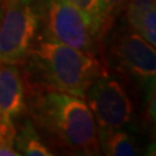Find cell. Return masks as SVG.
I'll return each mask as SVG.
<instances>
[{
	"instance_id": "6da1fadb",
	"label": "cell",
	"mask_w": 156,
	"mask_h": 156,
	"mask_svg": "<svg viewBox=\"0 0 156 156\" xmlns=\"http://www.w3.org/2000/svg\"><path fill=\"white\" fill-rule=\"evenodd\" d=\"M35 122L53 145L72 155H98V131L84 98L46 88L31 102Z\"/></svg>"
},
{
	"instance_id": "7a4b0ae2",
	"label": "cell",
	"mask_w": 156,
	"mask_h": 156,
	"mask_svg": "<svg viewBox=\"0 0 156 156\" xmlns=\"http://www.w3.org/2000/svg\"><path fill=\"white\" fill-rule=\"evenodd\" d=\"M28 57L33 72L46 88L82 98L97 79L109 75L95 53L49 38L34 43Z\"/></svg>"
},
{
	"instance_id": "3957f363",
	"label": "cell",
	"mask_w": 156,
	"mask_h": 156,
	"mask_svg": "<svg viewBox=\"0 0 156 156\" xmlns=\"http://www.w3.org/2000/svg\"><path fill=\"white\" fill-rule=\"evenodd\" d=\"M42 12L35 0H8L0 21V62H23L34 44Z\"/></svg>"
},
{
	"instance_id": "277c9868",
	"label": "cell",
	"mask_w": 156,
	"mask_h": 156,
	"mask_svg": "<svg viewBox=\"0 0 156 156\" xmlns=\"http://www.w3.org/2000/svg\"><path fill=\"white\" fill-rule=\"evenodd\" d=\"M108 57L117 72L132 78L146 89L156 80V49L134 30L116 33Z\"/></svg>"
},
{
	"instance_id": "5b68a950",
	"label": "cell",
	"mask_w": 156,
	"mask_h": 156,
	"mask_svg": "<svg viewBox=\"0 0 156 156\" xmlns=\"http://www.w3.org/2000/svg\"><path fill=\"white\" fill-rule=\"evenodd\" d=\"M86 102L93 113L98 135L125 128L132 122L133 104L123 83L109 75L97 79L86 93Z\"/></svg>"
},
{
	"instance_id": "8992f818",
	"label": "cell",
	"mask_w": 156,
	"mask_h": 156,
	"mask_svg": "<svg viewBox=\"0 0 156 156\" xmlns=\"http://www.w3.org/2000/svg\"><path fill=\"white\" fill-rule=\"evenodd\" d=\"M46 38L75 49L96 52L97 38L78 8L66 0H43Z\"/></svg>"
},
{
	"instance_id": "52a82bcc",
	"label": "cell",
	"mask_w": 156,
	"mask_h": 156,
	"mask_svg": "<svg viewBox=\"0 0 156 156\" xmlns=\"http://www.w3.org/2000/svg\"><path fill=\"white\" fill-rule=\"evenodd\" d=\"M26 109L24 84L15 64L0 62V118L8 127L15 128V122Z\"/></svg>"
},
{
	"instance_id": "ba28073f",
	"label": "cell",
	"mask_w": 156,
	"mask_h": 156,
	"mask_svg": "<svg viewBox=\"0 0 156 156\" xmlns=\"http://www.w3.org/2000/svg\"><path fill=\"white\" fill-rule=\"evenodd\" d=\"M125 12L128 26L156 49V4L154 0H129Z\"/></svg>"
},
{
	"instance_id": "9c48e42d",
	"label": "cell",
	"mask_w": 156,
	"mask_h": 156,
	"mask_svg": "<svg viewBox=\"0 0 156 156\" xmlns=\"http://www.w3.org/2000/svg\"><path fill=\"white\" fill-rule=\"evenodd\" d=\"M14 147L19 155L51 156L53 153L39 135L35 124L30 119H24L19 128H15Z\"/></svg>"
},
{
	"instance_id": "30bf717a",
	"label": "cell",
	"mask_w": 156,
	"mask_h": 156,
	"mask_svg": "<svg viewBox=\"0 0 156 156\" xmlns=\"http://www.w3.org/2000/svg\"><path fill=\"white\" fill-rule=\"evenodd\" d=\"M100 151L108 156H135L139 148L134 138L124 128L112 129L98 135Z\"/></svg>"
},
{
	"instance_id": "8fae6325",
	"label": "cell",
	"mask_w": 156,
	"mask_h": 156,
	"mask_svg": "<svg viewBox=\"0 0 156 156\" xmlns=\"http://www.w3.org/2000/svg\"><path fill=\"white\" fill-rule=\"evenodd\" d=\"M128 1L129 0H98L101 19L100 39L111 30L116 19L126 9Z\"/></svg>"
},
{
	"instance_id": "7c38bea8",
	"label": "cell",
	"mask_w": 156,
	"mask_h": 156,
	"mask_svg": "<svg viewBox=\"0 0 156 156\" xmlns=\"http://www.w3.org/2000/svg\"><path fill=\"white\" fill-rule=\"evenodd\" d=\"M72 4L75 8L81 12V14L87 20L91 31L96 36L97 41L100 39L101 33V19L98 9V0H66Z\"/></svg>"
},
{
	"instance_id": "4fadbf2b",
	"label": "cell",
	"mask_w": 156,
	"mask_h": 156,
	"mask_svg": "<svg viewBox=\"0 0 156 156\" xmlns=\"http://www.w3.org/2000/svg\"><path fill=\"white\" fill-rule=\"evenodd\" d=\"M147 118L156 134V80L147 88Z\"/></svg>"
},
{
	"instance_id": "5bb4252c",
	"label": "cell",
	"mask_w": 156,
	"mask_h": 156,
	"mask_svg": "<svg viewBox=\"0 0 156 156\" xmlns=\"http://www.w3.org/2000/svg\"><path fill=\"white\" fill-rule=\"evenodd\" d=\"M145 154L149 156H156V139L148 145V147L146 148Z\"/></svg>"
},
{
	"instance_id": "9a60e30c",
	"label": "cell",
	"mask_w": 156,
	"mask_h": 156,
	"mask_svg": "<svg viewBox=\"0 0 156 156\" xmlns=\"http://www.w3.org/2000/svg\"><path fill=\"white\" fill-rule=\"evenodd\" d=\"M1 16H2V11H1V8H0V21H1Z\"/></svg>"
},
{
	"instance_id": "2e32d148",
	"label": "cell",
	"mask_w": 156,
	"mask_h": 156,
	"mask_svg": "<svg viewBox=\"0 0 156 156\" xmlns=\"http://www.w3.org/2000/svg\"><path fill=\"white\" fill-rule=\"evenodd\" d=\"M154 2H155V4H156V0H154Z\"/></svg>"
}]
</instances>
